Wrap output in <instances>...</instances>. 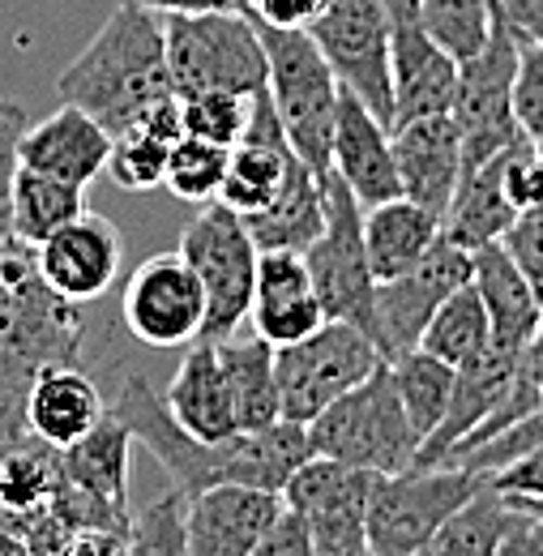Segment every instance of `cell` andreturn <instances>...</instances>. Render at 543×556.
Returning a JSON list of instances; mask_svg holds the SVG:
<instances>
[{"label":"cell","instance_id":"1","mask_svg":"<svg viewBox=\"0 0 543 556\" xmlns=\"http://www.w3.org/2000/svg\"><path fill=\"white\" fill-rule=\"evenodd\" d=\"M81 339L77 300L39 275L30 244L9 240L0 249V441L26 432L30 381L48 364H77Z\"/></svg>","mask_w":543,"mask_h":556},{"label":"cell","instance_id":"2","mask_svg":"<svg viewBox=\"0 0 543 556\" xmlns=\"http://www.w3.org/2000/svg\"><path fill=\"white\" fill-rule=\"evenodd\" d=\"M56 94L61 103L90 112L108 134L129 129L154 103L172 99L176 81L167 65L163 13L116 0L108 22L81 48V56L65 65Z\"/></svg>","mask_w":543,"mask_h":556},{"label":"cell","instance_id":"3","mask_svg":"<svg viewBox=\"0 0 543 556\" xmlns=\"http://www.w3.org/2000/svg\"><path fill=\"white\" fill-rule=\"evenodd\" d=\"M257 22V17H253ZM266 48V94L291 150L317 172H330L334 146V112H339V77L304 26H270L257 22Z\"/></svg>","mask_w":543,"mask_h":556},{"label":"cell","instance_id":"4","mask_svg":"<svg viewBox=\"0 0 543 556\" xmlns=\"http://www.w3.org/2000/svg\"><path fill=\"white\" fill-rule=\"evenodd\" d=\"M304 428H308L313 454L339 458V463L377 471V476L407 471L419 454V437L403 412L390 359H381L359 386H351Z\"/></svg>","mask_w":543,"mask_h":556},{"label":"cell","instance_id":"5","mask_svg":"<svg viewBox=\"0 0 543 556\" xmlns=\"http://www.w3.org/2000/svg\"><path fill=\"white\" fill-rule=\"evenodd\" d=\"M167 65L176 94L193 90H266V48L253 13L205 9V13H163Z\"/></svg>","mask_w":543,"mask_h":556},{"label":"cell","instance_id":"6","mask_svg":"<svg viewBox=\"0 0 543 556\" xmlns=\"http://www.w3.org/2000/svg\"><path fill=\"white\" fill-rule=\"evenodd\" d=\"M488 476L467 467H407L377 476L368 496V556H424L450 514Z\"/></svg>","mask_w":543,"mask_h":556},{"label":"cell","instance_id":"7","mask_svg":"<svg viewBox=\"0 0 543 556\" xmlns=\"http://www.w3.org/2000/svg\"><path fill=\"white\" fill-rule=\"evenodd\" d=\"M180 253L198 270L205 287V330L202 339H227L244 330L257 287V240L249 236L244 218L218 198L202 202L180 236Z\"/></svg>","mask_w":543,"mask_h":556},{"label":"cell","instance_id":"8","mask_svg":"<svg viewBox=\"0 0 543 556\" xmlns=\"http://www.w3.org/2000/svg\"><path fill=\"white\" fill-rule=\"evenodd\" d=\"M381 359H386L381 348L351 321H326L308 339L274 348L282 419L313 424L334 399L359 386Z\"/></svg>","mask_w":543,"mask_h":556},{"label":"cell","instance_id":"9","mask_svg":"<svg viewBox=\"0 0 543 556\" xmlns=\"http://www.w3.org/2000/svg\"><path fill=\"white\" fill-rule=\"evenodd\" d=\"M321 185H326V227L304 249V262H308V275H313V287L321 295L326 317L351 321L372 339L377 278H372L368 249H364V206L355 202V193L346 189L339 172H326Z\"/></svg>","mask_w":543,"mask_h":556},{"label":"cell","instance_id":"10","mask_svg":"<svg viewBox=\"0 0 543 556\" xmlns=\"http://www.w3.org/2000/svg\"><path fill=\"white\" fill-rule=\"evenodd\" d=\"M313 43L372 116L394 129V86H390V4L386 0H330L308 26Z\"/></svg>","mask_w":543,"mask_h":556},{"label":"cell","instance_id":"11","mask_svg":"<svg viewBox=\"0 0 543 556\" xmlns=\"http://www.w3.org/2000/svg\"><path fill=\"white\" fill-rule=\"evenodd\" d=\"M514 73H518V35L496 13L483 52L458 65V90L450 112L463 134V167L527 141L514 116Z\"/></svg>","mask_w":543,"mask_h":556},{"label":"cell","instance_id":"12","mask_svg":"<svg viewBox=\"0 0 543 556\" xmlns=\"http://www.w3.org/2000/svg\"><path fill=\"white\" fill-rule=\"evenodd\" d=\"M377 471L351 467L326 454H308L282 484V505H291L308 531L313 556H368V496Z\"/></svg>","mask_w":543,"mask_h":556},{"label":"cell","instance_id":"13","mask_svg":"<svg viewBox=\"0 0 543 556\" xmlns=\"http://www.w3.org/2000/svg\"><path fill=\"white\" fill-rule=\"evenodd\" d=\"M121 317L141 348L176 351L198 343L205 330V287L189 257L180 249L146 257L125 282Z\"/></svg>","mask_w":543,"mask_h":556},{"label":"cell","instance_id":"14","mask_svg":"<svg viewBox=\"0 0 543 556\" xmlns=\"http://www.w3.org/2000/svg\"><path fill=\"white\" fill-rule=\"evenodd\" d=\"M471 282V249H463L458 240H450L441 231V240L428 249V257L399 278H381L377 295H372V339L386 359L415 351L432 313Z\"/></svg>","mask_w":543,"mask_h":556},{"label":"cell","instance_id":"15","mask_svg":"<svg viewBox=\"0 0 543 556\" xmlns=\"http://www.w3.org/2000/svg\"><path fill=\"white\" fill-rule=\"evenodd\" d=\"M390 4V86H394V125L437 116L454 108L458 61L424 30L415 0Z\"/></svg>","mask_w":543,"mask_h":556},{"label":"cell","instance_id":"16","mask_svg":"<svg viewBox=\"0 0 543 556\" xmlns=\"http://www.w3.org/2000/svg\"><path fill=\"white\" fill-rule=\"evenodd\" d=\"M35 262H39V275L65 300L86 304V300H99L116 287L121 266H125V240H121L112 218L81 210L73 223L52 231L35 249Z\"/></svg>","mask_w":543,"mask_h":556},{"label":"cell","instance_id":"17","mask_svg":"<svg viewBox=\"0 0 543 556\" xmlns=\"http://www.w3.org/2000/svg\"><path fill=\"white\" fill-rule=\"evenodd\" d=\"M134 428L108 407L103 424L94 432H86L81 441H73L68 450H61L65 463V480L73 492L90 505L94 522L108 531L129 535V463H134Z\"/></svg>","mask_w":543,"mask_h":556},{"label":"cell","instance_id":"18","mask_svg":"<svg viewBox=\"0 0 543 556\" xmlns=\"http://www.w3.org/2000/svg\"><path fill=\"white\" fill-rule=\"evenodd\" d=\"M278 505H282L278 492L240 480H218L189 492V514H185L189 556H253Z\"/></svg>","mask_w":543,"mask_h":556},{"label":"cell","instance_id":"19","mask_svg":"<svg viewBox=\"0 0 543 556\" xmlns=\"http://www.w3.org/2000/svg\"><path fill=\"white\" fill-rule=\"evenodd\" d=\"M295 159L300 154L291 150V141L278 125L270 94L257 90L244 134L227 150V172H223V185H218V202L231 206L236 214H244V218L266 210L278 198V189L287 185Z\"/></svg>","mask_w":543,"mask_h":556},{"label":"cell","instance_id":"20","mask_svg":"<svg viewBox=\"0 0 543 556\" xmlns=\"http://www.w3.org/2000/svg\"><path fill=\"white\" fill-rule=\"evenodd\" d=\"M330 172H339L364 210L403 193L399 159H394V129L381 116H372L346 86H339Z\"/></svg>","mask_w":543,"mask_h":556},{"label":"cell","instance_id":"21","mask_svg":"<svg viewBox=\"0 0 543 556\" xmlns=\"http://www.w3.org/2000/svg\"><path fill=\"white\" fill-rule=\"evenodd\" d=\"M249 321H253V334H262L270 348L300 343L317 326L330 321L326 308H321V295L313 287L304 253H295V249H262Z\"/></svg>","mask_w":543,"mask_h":556},{"label":"cell","instance_id":"22","mask_svg":"<svg viewBox=\"0 0 543 556\" xmlns=\"http://www.w3.org/2000/svg\"><path fill=\"white\" fill-rule=\"evenodd\" d=\"M108 154H112V134L81 108L61 103V112L35 121L22 129L17 138V163L61 176L68 185L90 189L103 172H108Z\"/></svg>","mask_w":543,"mask_h":556},{"label":"cell","instance_id":"23","mask_svg":"<svg viewBox=\"0 0 543 556\" xmlns=\"http://www.w3.org/2000/svg\"><path fill=\"white\" fill-rule=\"evenodd\" d=\"M527 351H509V348H488L479 351L476 359H467L463 368H454V394H450V407L437 424V432L419 445L415 454V467H437L463 437H471L483 419L492 416V407L505 399L518 364H522Z\"/></svg>","mask_w":543,"mask_h":556},{"label":"cell","instance_id":"24","mask_svg":"<svg viewBox=\"0 0 543 556\" xmlns=\"http://www.w3.org/2000/svg\"><path fill=\"white\" fill-rule=\"evenodd\" d=\"M394 159L411 202L428 206L432 214H445L454 185L463 176V134L454 125V112L394 125Z\"/></svg>","mask_w":543,"mask_h":556},{"label":"cell","instance_id":"25","mask_svg":"<svg viewBox=\"0 0 543 556\" xmlns=\"http://www.w3.org/2000/svg\"><path fill=\"white\" fill-rule=\"evenodd\" d=\"M103 416H108V399H103L99 381L90 372H81V364H48L30 381L26 432H35L39 441H48L56 450H68L73 441L94 432Z\"/></svg>","mask_w":543,"mask_h":556},{"label":"cell","instance_id":"26","mask_svg":"<svg viewBox=\"0 0 543 556\" xmlns=\"http://www.w3.org/2000/svg\"><path fill=\"white\" fill-rule=\"evenodd\" d=\"M163 407L172 412V419L198 437V441H227L240 432L236 424V403H231V386L218 359V343L214 339H198L185 348V359L163 394Z\"/></svg>","mask_w":543,"mask_h":556},{"label":"cell","instance_id":"27","mask_svg":"<svg viewBox=\"0 0 543 556\" xmlns=\"http://www.w3.org/2000/svg\"><path fill=\"white\" fill-rule=\"evenodd\" d=\"M471 282L488 308L492 343L509 351H527L543 326V300L531 278L514 266V257L501 249V240L471 249Z\"/></svg>","mask_w":543,"mask_h":556},{"label":"cell","instance_id":"28","mask_svg":"<svg viewBox=\"0 0 543 556\" xmlns=\"http://www.w3.org/2000/svg\"><path fill=\"white\" fill-rule=\"evenodd\" d=\"M437 240H441V214L411 202L407 193L364 210V249L377 282L415 270Z\"/></svg>","mask_w":543,"mask_h":556},{"label":"cell","instance_id":"29","mask_svg":"<svg viewBox=\"0 0 543 556\" xmlns=\"http://www.w3.org/2000/svg\"><path fill=\"white\" fill-rule=\"evenodd\" d=\"M185 134L180 125V94L154 103L141 121L129 129L112 134V154H108V176L129 189V193H150L163 189V172H167V154L172 141Z\"/></svg>","mask_w":543,"mask_h":556},{"label":"cell","instance_id":"30","mask_svg":"<svg viewBox=\"0 0 543 556\" xmlns=\"http://www.w3.org/2000/svg\"><path fill=\"white\" fill-rule=\"evenodd\" d=\"M501 172H505V150L463 167L458 185H454V198L441 214V231L450 240H458L463 249H479V244H492L505 236L509 218L518 210L509 206L505 198V185H501Z\"/></svg>","mask_w":543,"mask_h":556},{"label":"cell","instance_id":"31","mask_svg":"<svg viewBox=\"0 0 543 556\" xmlns=\"http://www.w3.org/2000/svg\"><path fill=\"white\" fill-rule=\"evenodd\" d=\"M244 227L257 240V249H295V253H304L326 227V185H321V176L304 159H295V167H291L287 185L278 189V198L266 210L249 214Z\"/></svg>","mask_w":543,"mask_h":556},{"label":"cell","instance_id":"32","mask_svg":"<svg viewBox=\"0 0 543 556\" xmlns=\"http://www.w3.org/2000/svg\"><path fill=\"white\" fill-rule=\"evenodd\" d=\"M218 359L231 386V403H236V424L240 432L253 428H270L282 419V394H278V368H274V348L262 334H227L214 339Z\"/></svg>","mask_w":543,"mask_h":556},{"label":"cell","instance_id":"33","mask_svg":"<svg viewBox=\"0 0 543 556\" xmlns=\"http://www.w3.org/2000/svg\"><path fill=\"white\" fill-rule=\"evenodd\" d=\"M86 210V189L68 185L61 176L22 167L13 172V193H9V218H13V240L39 249L52 231H61Z\"/></svg>","mask_w":543,"mask_h":556},{"label":"cell","instance_id":"34","mask_svg":"<svg viewBox=\"0 0 543 556\" xmlns=\"http://www.w3.org/2000/svg\"><path fill=\"white\" fill-rule=\"evenodd\" d=\"M509 522H514V501L492 480H483L437 531L428 556H496Z\"/></svg>","mask_w":543,"mask_h":556},{"label":"cell","instance_id":"35","mask_svg":"<svg viewBox=\"0 0 543 556\" xmlns=\"http://www.w3.org/2000/svg\"><path fill=\"white\" fill-rule=\"evenodd\" d=\"M390 372H394V386H399V399H403V412H407L411 428L419 437V445L437 432V424L450 407V394H454V364L428 355L424 348L403 351L390 359Z\"/></svg>","mask_w":543,"mask_h":556},{"label":"cell","instance_id":"36","mask_svg":"<svg viewBox=\"0 0 543 556\" xmlns=\"http://www.w3.org/2000/svg\"><path fill=\"white\" fill-rule=\"evenodd\" d=\"M488 343H492V326H488V308L479 300L476 282L458 287L432 313V321H428V330L419 339V348L428 351V355H437V359H445L454 368H463L467 359H476Z\"/></svg>","mask_w":543,"mask_h":556},{"label":"cell","instance_id":"37","mask_svg":"<svg viewBox=\"0 0 543 556\" xmlns=\"http://www.w3.org/2000/svg\"><path fill=\"white\" fill-rule=\"evenodd\" d=\"M424 30L463 65L483 52L496 26V0H415Z\"/></svg>","mask_w":543,"mask_h":556},{"label":"cell","instance_id":"38","mask_svg":"<svg viewBox=\"0 0 543 556\" xmlns=\"http://www.w3.org/2000/svg\"><path fill=\"white\" fill-rule=\"evenodd\" d=\"M223 172H227V146H214L202 138H180L172 141V154H167V172H163V189L189 206H202L218 198V185H223Z\"/></svg>","mask_w":543,"mask_h":556},{"label":"cell","instance_id":"39","mask_svg":"<svg viewBox=\"0 0 543 556\" xmlns=\"http://www.w3.org/2000/svg\"><path fill=\"white\" fill-rule=\"evenodd\" d=\"M253 112V94H231V90H193L180 94V125L189 138L214 141V146H236Z\"/></svg>","mask_w":543,"mask_h":556},{"label":"cell","instance_id":"40","mask_svg":"<svg viewBox=\"0 0 543 556\" xmlns=\"http://www.w3.org/2000/svg\"><path fill=\"white\" fill-rule=\"evenodd\" d=\"M185 514H189V492L167 488L159 501H150L141 514H134V522H129V553L189 556Z\"/></svg>","mask_w":543,"mask_h":556},{"label":"cell","instance_id":"41","mask_svg":"<svg viewBox=\"0 0 543 556\" xmlns=\"http://www.w3.org/2000/svg\"><path fill=\"white\" fill-rule=\"evenodd\" d=\"M514 116H518L522 138L543 146V43H531V39H518Z\"/></svg>","mask_w":543,"mask_h":556},{"label":"cell","instance_id":"42","mask_svg":"<svg viewBox=\"0 0 543 556\" xmlns=\"http://www.w3.org/2000/svg\"><path fill=\"white\" fill-rule=\"evenodd\" d=\"M505 198L514 210L543 206V146L535 141H518L505 150V172H501Z\"/></svg>","mask_w":543,"mask_h":556},{"label":"cell","instance_id":"43","mask_svg":"<svg viewBox=\"0 0 543 556\" xmlns=\"http://www.w3.org/2000/svg\"><path fill=\"white\" fill-rule=\"evenodd\" d=\"M501 249L514 257V266L531 278V287L543 300V206L518 210L501 236Z\"/></svg>","mask_w":543,"mask_h":556},{"label":"cell","instance_id":"44","mask_svg":"<svg viewBox=\"0 0 543 556\" xmlns=\"http://www.w3.org/2000/svg\"><path fill=\"white\" fill-rule=\"evenodd\" d=\"M26 125H30L26 108L17 99H0V249L13 240L9 193H13V172H17V138Z\"/></svg>","mask_w":543,"mask_h":556},{"label":"cell","instance_id":"45","mask_svg":"<svg viewBox=\"0 0 543 556\" xmlns=\"http://www.w3.org/2000/svg\"><path fill=\"white\" fill-rule=\"evenodd\" d=\"M253 556H313L308 522L291 505H278V514H274V522L266 527V535H262V544H257Z\"/></svg>","mask_w":543,"mask_h":556},{"label":"cell","instance_id":"46","mask_svg":"<svg viewBox=\"0 0 543 556\" xmlns=\"http://www.w3.org/2000/svg\"><path fill=\"white\" fill-rule=\"evenodd\" d=\"M492 484L501 488L509 501H543V445L522 454L518 463L501 467L496 476H488Z\"/></svg>","mask_w":543,"mask_h":556},{"label":"cell","instance_id":"47","mask_svg":"<svg viewBox=\"0 0 543 556\" xmlns=\"http://www.w3.org/2000/svg\"><path fill=\"white\" fill-rule=\"evenodd\" d=\"M496 556H543V518L535 509L514 501V522H509Z\"/></svg>","mask_w":543,"mask_h":556},{"label":"cell","instance_id":"48","mask_svg":"<svg viewBox=\"0 0 543 556\" xmlns=\"http://www.w3.org/2000/svg\"><path fill=\"white\" fill-rule=\"evenodd\" d=\"M330 0H249V13L270 26H308Z\"/></svg>","mask_w":543,"mask_h":556},{"label":"cell","instance_id":"49","mask_svg":"<svg viewBox=\"0 0 543 556\" xmlns=\"http://www.w3.org/2000/svg\"><path fill=\"white\" fill-rule=\"evenodd\" d=\"M496 13L518 39L543 43V0H496Z\"/></svg>","mask_w":543,"mask_h":556},{"label":"cell","instance_id":"50","mask_svg":"<svg viewBox=\"0 0 543 556\" xmlns=\"http://www.w3.org/2000/svg\"><path fill=\"white\" fill-rule=\"evenodd\" d=\"M141 4L154 13H205V9H231V13H249V0H125Z\"/></svg>","mask_w":543,"mask_h":556},{"label":"cell","instance_id":"51","mask_svg":"<svg viewBox=\"0 0 543 556\" xmlns=\"http://www.w3.org/2000/svg\"><path fill=\"white\" fill-rule=\"evenodd\" d=\"M0 556H26V544L17 535H9L4 527H0Z\"/></svg>","mask_w":543,"mask_h":556},{"label":"cell","instance_id":"52","mask_svg":"<svg viewBox=\"0 0 543 556\" xmlns=\"http://www.w3.org/2000/svg\"><path fill=\"white\" fill-rule=\"evenodd\" d=\"M527 351H531V355H535V359L543 364V326H540V334H535V343H531Z\"/></svg>","mask_w":543,"mask_h":556},{"label":"cell","instance_id":"53","mask_svg":"<svg viewBox=\"0 0 543 556\" xmlns=\"http://www.w3.org/2000/svg\"><path fill=\"white\" fill-rule=\"evenodd\" d=\"M518 505H527V509H535V514H540V518H543V501H518Z\"/></svg>","mask_w":543,"mask_h":556},{"label":"cell","instance_id":"54","mask_svg":"<svg viewBox=\"0 0 543 556\" xmlns=\"http://www.w3.org/2000/svg\"><path fill=\"white\" fill-rule=\"evenodd\" d=\"M540 407H543V372H540Z\"/></svg>","mask_w":543,"mask_h":556}]
</instances>
